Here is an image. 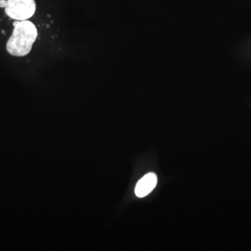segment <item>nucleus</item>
Masks as SVG:
<instances>
[{"mask_svg": "<svg viewBox=\"0 0 251 251\" xmlns=\"http://www.w3.org/2000/svg\"><path fill=\"white\" fill-rule=\"evenodd\" d=\"M14 31L6 43V51L15 57H24L31 52L38 36L36 26L29 20H16Z\"/></svg>", "mask_w": 251, "mask_h": 251, "instance_id": "1", "label": "nucleus"}, {"mask_svg": "<svg viewBox=\"0 0 251 251\" xmlns=\"http://www.w3.org/2000/svg\"><path fill=\"white\" fill-rule=\"evenodd\" d=\"M6 15L16 20H26L36 11L35 0H7L5 7Z\"/></svg>", "mask_w": 251, "mask_h": 251, "instance_id": "2", "label": "nucleus"}, {"mask_svg": "<svg viewBox=\"0 0 251 251\" xmlns=\"http://www.w3.org/2000/svg\"><path fill=\"white\" fill-rule=\"evenodd\" d=\"M158 179L155 173L144 175L137 183L135 194L137 197H144L150 194L157 186Z\"/></svg>", "mask_w": 251, "mask_h": 251, "instance_id": "3", "label": "nucleus"}, {"mask_svg": "<svg viewBox=\"0 0 251 251\" xmlns=\"http://www.w3.org/2000/svg\"><path fill=\"white\" fill-rule=\"evenodd\" d=\"M6 4V0H0V7L4 8Z\"/></svg>", "mask_w": 251, "mask_h": 251, "instance_id": "4", "label": "nucleus"}]
</instances>
